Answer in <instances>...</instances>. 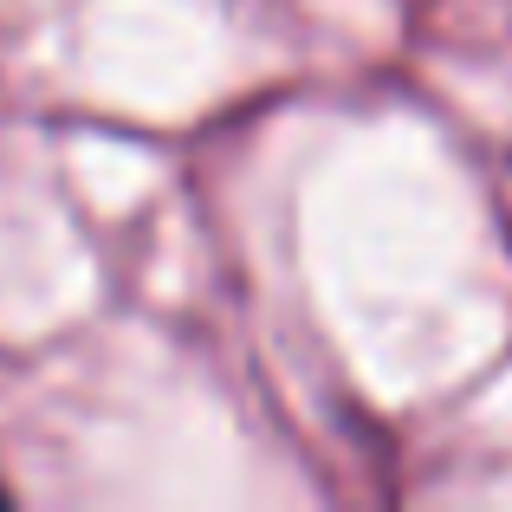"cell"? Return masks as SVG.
<instances>
[{"instance_id": "6da1fadb", "label": "cell", "mask_w": 512, "mask_h": 512, "mask_svg": "<svg viewBox=\"0 0 512 512\" xmlns=\"http://www.w3.org/2000/svg\"><path fill=\"white\" fill-rule=\"evenodd\" d=\"M0 506H7V487H0Z\"/></svg>"}]
</instances>
